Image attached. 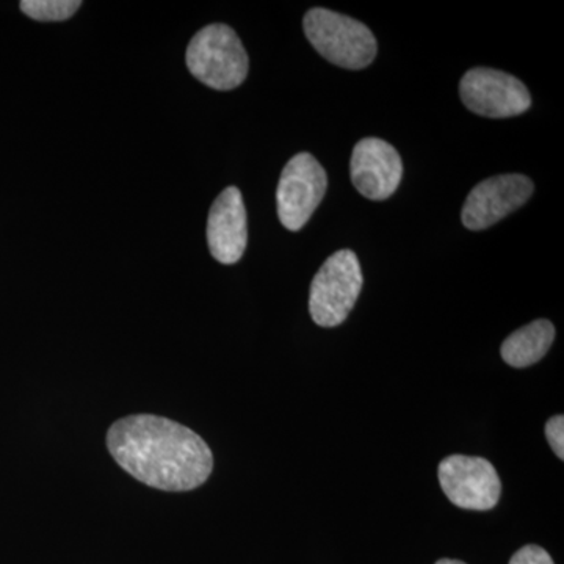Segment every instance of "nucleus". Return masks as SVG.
<instances>
[{"label":"nucleus","instance_id":"1","mask_svg":"<svg viewBox=\"0 0 564 564\" xmlns=\"http://www.w3.org/2000/svg\"><path fill=\"white\" fill-rule=\"evenodd\" d=\"M107 447L126 473L162 491H192L214 469V455L199 434L159 415L135 414L115 422Z\"/></svg>","mask_w":564,"mask_h":564},{"label":"nucleus","instance_id":"2","mask_svg":"<svg viewBox=\"0 0 564 564\" xmlns=\"http://www.w3.org/2000/svg\"><path fill=\"white\" fill-rule=\"evenodd\" d=\"M185 61L196 79L220 91L240 87L250 69L242 41L226 24H210L196 33Z\"/></svg>","mask_w":564,"mask_h":564},{"label":"nucleus","instance_id":"3","mask_svg":"<svg viewBox=\"0 0 564 564\" xmlns=\"http://www.w3.org/2000/svg\"><path fill=\"white\" fill-rule=\"evenodd\" d=\"M303 25L314 50L333 65L364 69L377 57V39L362 22L336 11L313 9L304 17Z\"/></svg>","mask_w":564,"mask_h":564},{"label":"nucleus","instance_id":"4","mask_svg":"<svg viewBox=\"0 0 564 564\" xmlns=\"http://www.w3.org/2000/svg\"><path fill=\"white\" fill-rule=\"evenodd\" d=\"M361 263L351 250L334 252L323 263L311 284L310 313L322 328L347 321L362 289Z\"/></svg>","mask_w":564,"mask_h":564},{"label":"nucleus","instance_id":"5","mask_svg":"<svg viewBox=\"0 0 564 564\" xmlns=\"http://www.w3.org/2000/svg\"><path fill=\"white\" fill-rule=\"evenodd\" d=\"M328 188V176L314 155H293L278 184V217L289 231L296 232L311 220Z\"/></svg>","mask_w":564,"mask_h":564},{"label":"nucleus","instance_id":"6","mask_svg":"<svg viewBox=\"0 0 564 564\" xmlns=\"http://www.w3.org/2000/svg\"><path fill=\"white\" fill-rule=\"evenodd\" d=\"M441 488L463 510H492L500 500L502 481L496 467L478 456L452 455L437 469Z\"/></svg>","mask_w":564,"mask_h":564},{"label":"nucleus","instance_id":"7","mask_svg":"<svg viewBox=\"0 0 564 564\" xmlns=\"http://www.w3.org/2000/svg\"><path fill=\"white\" fill-rule=\"evenodd\" d=\"M462 101L474 113L494 120L513 118L532 106L529 88L503 70L474 68L459 84Z\"/></svg>","mask_w":564,"mask_h":564},{"label":"nucleus","instance_id":"8","mask_svg":"<svg viewBox=\"0 0 564 564\" xmlns=\"http://www.w3.org/2000/svg\"><path fill=\"white\" fill-rule=\"evenodd\" d=\"M534 185L524 174H500L489 177L467 196L462 212L463 225L470 231H481L532 198Z\"/></svg>","mask_w":564,"mask_h":564},{"label":"nucleus","instance_id":"9","mask_svg":"<svg viewBox=\"0 0 564 564\" xmlns=\"http://www.w3.org/2000/svg\"><path fill=\"white\" fill-rule=\"evenodd\" d=\"M350 174L356 191L372 202H383L402 182V158L388 141L364 139L352 150Z\"/></svg>","mask_w":564,"mask_h":564},{"label":"nucleus","instance_id":"10","mask_svg":"<svg viewBox=\"0 0 564 564\" xmlns=\"http://www.w3.org/2000/svg\"><path fill=\"white\" fill-rule=\"evenodd\" d=\"M207 243L215 261L231 265L242 259L248 243L247 210L237 187L223 191L212 204Z\"/></svg>","mask_w":564,"mask_h":564},{"label":"nucleus","instance_id":"11","mask_svg":"<svg viewBox=\"0 0 564 564\" xmlns=\"http://www.w3.org/2000/svg\"><path fill=\"white\" fill-rule=\"evenodd\" d=\"M555 339V326L551 322L534 321L508 337L500 348L503 361L514 369H524L544 358Z\"/></svg>","mask_w":564,"mask_h":564},{"label":"nucleus","instance_id":"12","mask_svg":"<svg viewBox=\"0 0 564 564\" xmlns=\"http://www.w3.org/2000/svg\"><path fill=\"white\" fill-rule=\"evenodd\" d=\"M22 13L41 22L66 21L77 13L79 0H22Z\"/></svg>","mask_w":564,"mask_h":564},{"label":"nucleus","instance_id":"13","mask_svg":"<svg viewBox=\"0 0 564 564\" xmlns=\"http://www.w3.org/2000/svg\"><path fill=\"white\" fill-rule=\"evenodd\" d=\"M545 437L551 444L552 451L560 459L564 458V417L562 414L549 419L545 423Z\"/></svg>","mask_w":564,"mask_h":564},{"label":"nucleus","instance_id":"14","mask_svg":"<svg viewBox=\"0 0 564 564\" xmlns=\"http://www.w3.org/2000/svg\"><path fill=\"white\" fill-rule=\"evenodd\" d=\"M510 564H555L549 552H545L540 545H525L519 549L511 558Z\"/></svg>","mask_w":564,"mask_h":564},{"label":"nucleus","instance_id":"15","mask_svg":"<svg viewBox=\"0 0 564 564\" xmlns=\"http://www.w3.org/2000/svg\"><path fill=\"white\" fill-rule=\"evenodd\" d=\"M436 564H466V563L459 562V560L443 558V560H440V562H437Z\"/></svg>","mask_w":564,"mask_h":564}]
</instances>
